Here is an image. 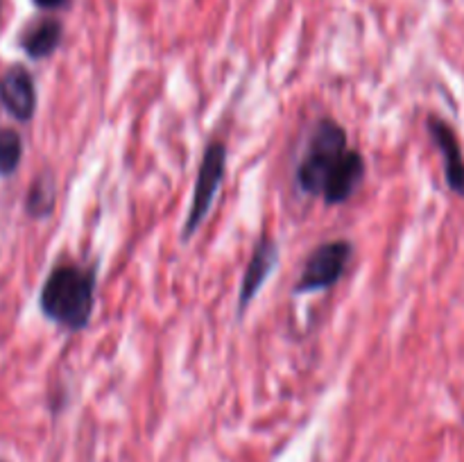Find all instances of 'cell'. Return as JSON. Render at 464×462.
I'll return each instance as SVG.
<instances>
[{"mask_svg":"<svg viewBox=\"0 0 464 462\" xmlns=\"http://www.w3.org/2000/svg\"><path fill=\"white\" fill-rule=\"evenodd\" d=\"M349 258H352V243H347V240H334V243L317 247L304 265L302 276L295 285V293L306 294L331 288L343 276Z\"/></svg>","mask_w":464,"mask_h":462,"instance_id":"277c9868","label":"cell"},{"mask_svg":"<svg viewBox=\"0 0 464 462\" xmlns=\"http://www.w3.org/2000/svg\"><path fill=\"white\" fill-rule=\"evenodd\" d=\"M227 170V148L222 143H211L204 152L202 163H199L198 170V181H195L193 190V202H190L188 217H186L184 225V238L198 231V226L202 225L204 217L208 216V208H211L213 199H216L218 188L222 184V177Z\"/></svg>","mask_w":464,"mask_h":462,"instance_id":"3957f363","label":"cell"},{"mask_svg":"<svg viewBox=\"0 0 464 462\" xmlns=\"http://www.w3.org/2000/svg\"><path fill=\"white\" fill-rule=\"evenodd\" d=\"M93 272L77 265H59L50 272L41 290V311L59 326L80 331L89 324L93 313Z\"/></svg>","mask_w":464,"mask_h":462,"instance_id":"6da1fadb","label":"cell"},{"mask_svg":"<svg viewBox=\"0 0 464 462\" xmlns=\"http://www.w3.org/2000/svg\"><path fill=\"white\" fill-rule=\"evenodd\" d=\"M50 208H53V193H50V190H44V193H41L39 186H34V188L30 190V211L34 213V216H45Z\"/></svg>","mask_w":464,"mask_h":462,"instance_id":"8fae6325","label":"cell"},{"mask_svg":"<svg viewBox=\"0 0 464 462\" xmlns=\"http://www.w3.org/2000/svg\"><path fill=\"white\" fill-rule=\"evenodd\" d=\"M276 261H279V249L276 243L270 236H263L261 243L254 247L252 258L247 263V270H245L243 284H240V313L252 303V299L256 297L258 290L263 288L266 279L270 276V272L275 270Z\"/></svg>","mask_w":464,"mask_h":462,"instance_id":"52a82bcc","label":"cell"},{"mask_svg":"<svg viewBox=\"0 0 464 462\" xmlns=\"http://www.w3.org/2000/svg\"><path fill=\"white\" fill-rule=\"evenodd\" d=\"M23 157L21 136L14 130L0 131V175H12Z\"/></svg>","mask_w":464,"mask_h":462,"instance_id":"30bf717a","label":"cell"},{"mask_svg":"<svg viewBox=\"0 0 464 462\" xmlns=\"http://www.w3.org/2000/svg\"><path fill=\"white\" fill-rule=\"evenodd\" d=\"M0 100L7 111L21 122H27L34 116L36 91L30 72L21 66H14L7 75L0 80Z\"/></svg>","mask_w":464,"mask_h":462,"instance_id":"8992f818","label":"cell"},{"mask_svg":"<svg viewBox=\"0 0 464 462\" xmlns=\"http://www.w3.org/2000/svg\"><path fill=\"white\" fill-rule=\"evenodd\" d=\"M365 175V159L358 149H347L335 170L331 172L326 179L324 188H322V197L326 204H343L347 202L358 188Z\"/></svg>","mask_w":464,"mask_h":462,"instance_id":"ba28073f","label":"cell"},{"mask_svg":"<svg viewBox=\"0 0 464 462\" xmlns=\"http://www.w3.org/2000/svg\"><path fill=\"white\" fill-rule=\"evenodd\" d=\"M62 41V23L53 21V18H45V21L36 23L34 27L25 32L23 36V50H25L30 57L41 59L48 57L50 53H54V48Z\"/></svg>","mask_w":464,"mask_h":462,"instance_id":"9c48e42d","label":"cell"},{"mask_svg":"<svg viewBox=\"0 0 464 462\" xmlns=\"http://www.w3.org/2000/svg\"><path fill=\"white\" fill-rule=\"evenodd\" d=\"M429 131L444 159V179H447L449 188L456 195H464V154L456 131L447 120L438 116L429 118Z\"/></svg>","mask_w":464,"mask_h":462,"instance_id":"5b68a950","label":"cell"},{"mask_svg":"<svg viewBox=\"0 0 464 462\" xmlns=\"http://www.w3.org/2000/svg\"><path fill=\"white\" fill-rule=\"evenodd\" d=\"M347 131L334 120H320L311 140H308L306 154L297 168V181L306 193L322 195L326 179L340 159L347 152Z\"/></svg>","mask_w":464,"mask_h":462,"instance_id":"7a4b0ae2","label":"cell"},{"mask_svg":"<svg viewBox=\"0 0 464 462\" xmlns=\"http://www.w3.org/2000/svg\"><path fill=\"white\" fill-rule=\"evenodd\" d=\"M34 3L44 9H57V7H62L66 0H34Z\"/></svg>","mask_w":464,"mask_h":462,"instance_id":"7c38bea8","label":"cell"}]
</instances>
